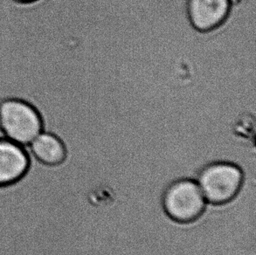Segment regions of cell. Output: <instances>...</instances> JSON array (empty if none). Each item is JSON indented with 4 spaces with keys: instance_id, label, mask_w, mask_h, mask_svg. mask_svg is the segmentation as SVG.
<instances>
[{
    "instance_id": "7",
    "label": "cell",
    "mask_w": 256,
    "mask_h": 255,
    "mask_svg": "<svg viewBox=\"0 0 256 255\" xmlns=\"http://www.w3.org/2000/svg\"><path fill=\"white\" fill-rule=\"evenodd\" d=\"M14 1L17 2V3L26 4H28L34 3V2L37 1V0H14Z\"/></svg>"
},
{
    "instance_id": "5",
    "label": "cell",
    "mask_w": 256,
    "mask_h": 255,
    "mask_svg": "<svg viewBox=\"0 0 256 255\" xmlns=\"http://www.w3.org/2000/svg\"><path fill=\"white\" fill-rule=\"evenodd\" d=\"M29 158L24 146L0 136V184L12 183L28 169Z\"/></svg>"
},
{
    "instance_id": "1",
    "label": "cell",
    "mask_w": 256,
    "mask_h": 255,
    "mask_svg": "<svg viewBox=\"0 0 256 255\" xmlns=\"http://www.w3.org/2000/svg\"><path fill=\"white\" fill-rule=\"evenodd\" d=\"M44 128L45 121L42 114L31 102L18 97L0 100L1 136L26 146Z\"/></svg>"
},
{
    "instance_id": "3",
    "label": "cell",
    "mask_w": 256,
    "mask_h": 255,
    "mask_svg": "<svg viewBox=\"0 0 256 255\" xmlns=\"http://www.w3.org/2000/svg\"><path fill=\"white\" fill-rule=\"evenodd\" d=\"M163 208L170 220L186 224L203 214L208 203L197 181L181 178L167 187L163 194Z\"/></svg>"
},
{
    "instance_id": "4",
    "label": "cell",
    "mask_w": 256,
    "mask_h": 255,
    "mask_svg": "<svg viewBox=\"0 0 256 255\" xmlns=\"http://www.w3.org/2000/svg\"><path fill=\"white\" fill-rule=\"evenodd\" d=\"M230 0H188V17L195 29L208 32L218 28L228 16Z\"/></svg>"
},
{
    "instance_id": "6",
    "label": "cell",
    "mask_w": 256,
    "mask_h": 255,
    "mask_svg": "<svg viewBox=\"0 0 256 255\" xmlns=\"http://www.w3.org/2000/svg\"><path fill=\"white\" fill-rule=\"evenodd\" d=\"M26 147L36 158L46 164H58L66 158V147L62 139L46 130H43Z\"/></svg>"
},
{
    "instance_id": "2",
    "label": "cell",
    "mask_w": 256,
    "mask_h": 255,
    "mask_svg": "<svg viewBox=\"0 0 256 255\" xmlns=\"http://www.w3.org/2000/svg\"><path fill=\"white\" fill-rule=\"evenodd\" d=\"M256 167L244 170L236 164L218 161L201 170L197 183L208 204H225L236 198L242 188L246 173Z\"/></svg>"
}]
</instances>
